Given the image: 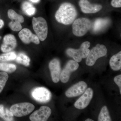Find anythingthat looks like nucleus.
I'll list each match as a JSON object with an SVG mask.
<instances>
[{
	"label": "nucleus",
	"mask_w": 121,
	"mask_h": 121,
	"mask_svg": "<svg viewBox=\"0 0 121 121\" xmlns=\"http://www.w3.org/2000/svg\"><path fill=\"white\" fill-rule=\"evenodd\" d=\"M78 16V12L73 5L69 2L62 4L55 15L57 22L69 25L74 22Z\"/></svg>",
	"instance_id": "obj_1"
},
{
	"label": "nucleus",
	"mask_w": 121,
	"mask_h": 121,
	"mask_svg": "<svg viewBox=\"0 0 121 121\" xmlns=\"http://www.w3.org/2000/svg\"><path fill=\"white\" fill-rule=\"evenodd\" d=\"M33 28L39 39L44 41L47 37L48 28L46 20L42 17H33Z\"/></svg>",
	"instance_id": "obj_2"
},
{
	"label": "nucleus",
	"mask_w": 121,
	"mask_h": 121,
	"mask_svg": "<svg viewBox=\"0 0 121 121\" xmlns=\"http://www.w3.org/2000/svg\"><path fill=\"white\" fill-rule=\"evenodd\" d=\"M92 26L90 20L86 18H80L76 20L72 25L73 34L78 37H82L88 32Z\"/></svg>",
	"instance_id": "obj_3"
},
{
	"label": "nucleus",
	"mask_w": 121,
	"mask_h": 121,
	"mask_svg": "<svg viewBox=\"0 0 121 121\" xmlns=\"http://www.w3.org/2000/svg\"><path fill=\"white\" fill-rule=\"evenodd\" d=\"M90 45V42L85 41L80 45V48L78 49L68 48L66 51V53L68 55L73 58L76 62H80L82 58H86L89 55L90 52L89 48Z\"/></svg>",
	"instance_id": "obj_4"
},
{
	"label": "nucleus",
	"mask_w": 121,
	"mask_h": 121,
	"mask_svg": "<svg viewBox=\"0 0 121 121\" xmlns=\"http://www.w3.org/2000/svg\"><path fill=\"white\" fill-rule=\"evenodd\" d=\"M107 52V48L105 45L98 44L90 51L86 57V64L90 66H93L98 59L105 56Z\"/></svg>",
	"instance_id": "obj_5"
},
{
	"label": "nucleus",
	"mask_w": 121,
	"mask_h": 121,
	"mask_svg": "<svg viewBox=\"0 0 121 121\" xmlns=\"http://www.w3.org/2000/svg\"><path fill=\"white\" fill-rule=\"evenodd\" d=\"M35 108V106L31 103H22L12 106L10 111L15 117H21L29 114Z\"/></svg>",
	"instance_id": "obj_6"
},
{
	"label": "nucleus",
	"mask_w": 121,
	"mask_h": 121,
	"mask_svg": "<svg viewBox=\"0 0 121 121\" xmlns=\"http://www.w3.org/2000/svg\"><path fill=\"white\" fill-rule=\"evenodd\" d=\"M32 96L33 98L40 103H45L50 101L52 97L51 92L44 87H37L32 91Z\"/></svg>",
	"instance_id": "obj_7"
},
{
	"label": "nucleus",
	"mask_w": 121,
	"mask_h": 121,
	"mask_svg": "<svg viewBox=\"0 0 121 121\" xmlns=\"http://www.w3.org/2000/svg\"><path fill=\"white\" fill-rule=\"evenodd\" d=\"M78 63L75 60H70L67 63L60 74V79L61 82L66 83L69 81L71 74L78 69Z\"/></svg>",
	"instance_id": "obj_8"
},
{
	"label": "nucleus",
	"mask_w": 121,
	"mask_h": 121,
	"mask_svg": "<svg viewBox=\"0 0 121 121\" xmlns=\"http://www.w3.org/2000/svg\"><path fill=\"white\" fill-rule=\"evenodd\" d=\"M51 113V110L50 108L46 106H42L38 110L31 114L29 118L32 121H47Z\"/></svg>",
	"instance_id": "obj_9"
},
{
	"label": "nucleus",
	"mask_w": 121,
	"mask_h": 121,
	"mask_svg": "<svg viewBox=\"0 0 121 121\" xmlns=\"http://www.w3.org/2000/svg\"><path fill=\"white\" fill-rule=\"evenodd\" d=\"M93 91L91 88H88L84 94L75 102L74 106L79 109H83L88 105L93 97Z\"/></svg>",
	"instance_id": "obj_10"
},
{
	"label": "nucleus",
	"mask_w": 121,
	"mask_h": 121,
	"mask_svg": "<svg viewBox=\"0 0 121 121\" xmlns=\"http://www.w3.org/2000/svg\"><path fill=\"white\" fill-rule=\"evenodd\" d=\"M86 83L80 81L69 88L65 93V95L68 98L77 97L82 94L87 88Z\"/></svg>",
	"instance_id": "obj_11"
},
{
	"label": "nucleus",
	"mask_w": 121,
	"mask_h": 121,
	"mask_svg": "<svg viewBox=\"0 0 121 121\" xmlns=\"http://www.w3.org/2000/svg\"><path fill=\"white\" fill-rule=\"evenodd\" d=\"M20 39L24 43L28 44L31 43L36 44L40 43V40L36 35L33 34L28 29L25 28L20 30L19 33Z\"/></svg>",
	"instance_id": "obj_12"
},
{
	"label": "nucleus",
	"mask_w": 121,
	"mask_h": 121,
	"mask_svg": "<svg viewBox=\"0 0 121 121\" xmlns=\"http://www.w3.org/2000/svg\"><path fill=\"white\" fill-rule=\"evenodd\" d=\"M17 41L15 36L11 34L5 35L3 39V43L1 46V50L6 53L10 52L16 47Z\"/></svg>",
	"instance_id": "obj_13"
},
{
	"label": "nucleus",
	"mask_w": 121,
	"mask_h": 121,
	"mask_svg": "<svg viewBox=\"0 0 121 121\" xmlns=\"http://www.w3.org/2000/svg\"><path fill=\"white\" fill-rule=\"evenodd\" d=\"M79 5L82 12L86 13H97L102 8L101 5L91 4L87 0H80Z\"/></svg>",
	"instance_id": "obj_14"
},
{
	"label": "nucleus",
	"mask_w": 121,
	"mask_h": 121,
	"mask_svg": "<svg viewBox=\"0 0 121 121\" xmlns=\"http://www.w3.org/2000/svg\"><path fill=\"white\" fill-rule=\"evenodd\" d=\"M49 69L51 71L52 78L53 82L56 83L60 79V63L58 59H53L49 64Z\"/></svg>",
	"instance_id": "obj_15"
},
{
	"label": "nucleus",
	"mask_w": 121,
	"mask_h": 121,
	"mask_svg": "<svg viewBox=\"0 0 121 121\" xmlns=\"http://www.w3.org/2000/svg\"><path fill=\"white\" fill-rule=\"evenodd\" d=\"M109 64L111 69L113 70L117 71L121 69V51L111 57L110 60Z\"/></svg>",
	"instance_id": "obj_16"
},
{
	"label": "nucleus",
	"mask_w": 121,
	"mask_h": 121,
	"mask_svg": "<svg viewBox=\"0 0 121 121\" xmlns=\"http://www.w3.org/2000/svg\"><path fill=\"white\" fill-rule=\"evenodd\" d=\"M14 115L11 111L5 108L2 105H0V117L5 121H13Z\"/></svg>",
	"instance_id": "obj_17"
},
{
	"label": "nucleus",
	"mask_w": 121,
	"mask_h": 121,
	"mask_svg": "<svg viewBox=\"0 0 121 121\" xmlns=\"http://www.w3.org/2000/svg\"><path fill=\"white\" fill-rule=\"evenodd\" d=\"M22 8L24 13L29 16H33L35 13V8L31 3L27 1H25L22 4Z\"/></svg>",
	"instance_id": "obj_18"
},
{
	"label": "nucleus",
	"mask_w": 121,
	"mask_h": 121,
	"mask_svg": "<svg viewBox=\"0 0 121 121\" xmlns=\"http://www.w3.org/2000/svg\"><path fill=\"white\" fill-rule=\"evenodd\" d=\"M109 21L107 19H98L95 21L93 25V30L95 32L100 31L107 25Z\"/></svg>",
	"instance_id": "obj_19"
},
{
	"label": "nucleus",
	"mask_w": 121,
	"mask_h": 121,
	"mask_svg": "<svg viewBox=\"0 0 121 121\" xmlns=\"http://www.w3.org/2000/svg\"><path fill=\"white\" fill-rule=\"evenodd\" d=\"M8 17L12 21L23 23L24 21V19L22 16L18 14L13 9H9L8 12Z\"/></svg>",
	"instance_id": "obj_20"
},
{
	"label": "nucleus",
	"mask_w": 121,
	"mask_h": 121,
	"mask_svg": "<svg viewBox=\"0 0 121 121\" xmlns=\"http://www.w3.org/2000/svg\"><path fill=\"white\" fill-rule=\"evenodd\" d=\"M112 121L110 116L109 111L107 107L104 106L102 108L99 115L98 121Z\"/></svg>",
	"instance_id": "obj_21"
},
{
	"label": "nucleus",
	"mask_w": 121,
	"mask_h": 121,
	"mask_svg": "<svg viewBox=\"0 0 121 121\" xmlns=\"http://www.w3.org/2000/svg\"><path fill=\"white\" fill-rule=\"evenodd\" d=\"M15 60L17 63L23 64L26 66H28L30 65V58L27 56L23 53H20L17 55L16 58Z\"/></svg>",
	"instance_id": "obj_22"
},
{
	"label": "nucleus",
	"mask_w": 121,
	"mask_h": 121,
	"mask_svg": "<svg viewBox=\"0 0 121 121\" xmlns=\"http://www.w3.org/2000/svg\"><path fill=\"white\" fill-rule=\"evenodd\" d=\"M16 69V66L15 64L5 63H0V70L11 73L14 72Z\"/></svg>",
	"instance_id": "obj_23"
},
{
	"label": "nucleus",
	"mask_w": 121,
	"mask_h": 121,
	"mask_svg": "<svg viewBox=\"0 0 121 121\" xmlns=\"http://www.w3.org/2000/svg\"><path fill=\"white\" fill-rule=\"evenodd\" d=\"M17 55L15 52H10L0 55V62H5L13 60L16 59Z\"/></svg>",
	"instance_id": "obj_24"
},
{
	"label": "nucleus",
	"mask_w": 121,
	"mask_h": 121,
	"mask_svg": "<svg viewBox=\"0 0 121 121\" xmlns=\"http://www.w3.org/2000/svg\"><path fill=\"white\" fill-rule=\"evenodd\" d=\"M8 78V75L6 72H0V93L3 90Z\"/></svg>",
	"instance_id": "obj_25"
},
{
	"label": "nucleus",
	"mask_w": 121,
	"mask_h": 121,
	"mask_svg": "<svg viewBox=\"0 0 121 121\" xmlns=\"http://www.w3.org/2000/svg\"><path fill=\"white\" fill-rule=\"evenodd\" d=\"M9 26L11 30L15 32L20 31L22 28L20 23L13 21H12L9 23Z\"/></svg>",
	"instance_id": "obj_26"
},
{
	"label": "nucleus",
	"mask_w": 121,
	"mask_h": 121,
	"mask_svg": "<svg viewBox=\"0 0 121 121\" xmlns=\"http://www.w3.org/2000/svg\"><path fill=\"white\" fill-rule=\"evenodd\" d=\"M115 82L118 86L119 88L120 94H121V75L115 76L114 78Z\"/></svg>",
	"instance_id": "obj_27"
},
{
	"label": "nucleus",
	"mask_w": 121,
	"mask_h": 121,
	"mask_svg": "<svg viewBox=\"0 0 121 121\" xmlns=\"http://www.w3.org/2000/svg\"><path fill=\"white\" fill-rule=\"evenodd\" d=\"M111 5L113 7L115 8H121V0H112Z\"/></svg>",
	"instance_id": "obj_28"
},
{
	"label": "nucleus",
	"mask_w": 121,
	"mask_h": 121,
	"mask_svg": "<svg viewBox=\"0 0 121 121\" xmlns=\"http://www.w3.org/2000/svg\"><path fill=\"white\" fill-rule=\"evenodd\" d=\"M4 26V22L1 19H0V29L2 28Z\"/></svg>",
	"instance_id": "obj_29"
},
{
	"label": "nucleus",
	"mask_w": 121,
	"mask_h": 121,
	"mask_svg": "<svg viewBox=\"0 0 121 121\" xmlns=\"http://www.w3.org/2000/svg\"><path fill=\"white\" fill-rule=\"evenodd\" d=\"M30 0L32 2L34 3H39L40 1V0Z\"/></svg>",
	"instance_id": "obj_30"
},
{
	"label": "nucleus",
	"mask_w": 121,
	"mask_h": 121,
	"mask_svg": "<svg viewBox=\"0 0 121 121\" xmlns=\"http://www.w3.org/2000/svg\"><path fill=\"white\" fill-rule=\"evenodd\" d=\"M94 121V120H92V119H90V118H88L85 121Z\"/></svg>",
	"instance_id": "obj_31"
},
{
	"label": "nucleus",
	"mask_w": 121,
	"mask_h": 121,
	"mask_svg": "<svg viewBox=\"0 0 121 121\" xmlns=\"http://www.w3.org/2000/svg\"><path fill=\"white\" fill-rule=\"evenodd\" d=\"M1 39V36H0V39Z\"/></svg>",
	"instance_id": "obj_32"
}]
</instances>
